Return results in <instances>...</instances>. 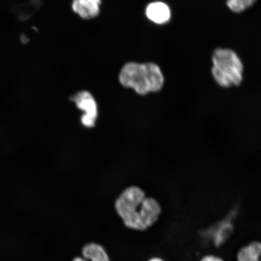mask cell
Here are the masks:
<instances>
[{
    "label": "cell",
    "mask_w": 261,
    "mask_h": 261,
    "mask_svg": "<svg viewBox=\"0 0 261 261\" xmlns=\"http://www.w3.org/2000/svg\"><path fill=\"white\" fill-rule=\"evenodd\" d=\"M201 261H224L220 257H217L213 255L205 256Z\"/></svg>",
    "instance_id": "obj_10"
},
{
    "label": "cell",
    "mask_w": 261,
    "mask_h": 261,
    "mask_svg": "<svg viewBox=\"0 0 261 261\" xmlns=\"http://www.w3.org/2000/svg\"><path fill=\"white\" fill-rule=\"evenodd\" d=\"M83 254L85 259L77 257L73 261H110L103 247L96 243L86 245L83 249Z\"/></svg>",
    "instance_id": "obj_7"
},
{
    "label": "cell",
    "mask_w": 261,
    "mask_h": 261,
    "mask_svg": "<svg viewBox=\"0 0 261 261\" xmlns=\"http://www.w3.org/2000/svg\"><path fill=\"white\" fill-rule=\"evenodd\" d=\"M212 74L221 87L239 86L243 80L244 66L236 52L218 48L212 55Z\"/></svg>",
    "instance_id": "obj_3"
},
{
    "label": "cell",
    "mask_w": 261,
    "mask_h": 261,
    "mask_svg": "<svg viewBox=\"0 0 261 261\" xmlns=\"http://www.w3.org/2000/svg\"><path fill=\"white\" fill-rule=\"evenodd\" d=\"M119 80L123 86L132 88L140 95L161 90L164 83L161 68L154 63L126 64L120 73Z\"/></svg>",
    "instance_id": "obj_2"
},
{
    "label": "cell",
    "mask_w": 261,
    "mask_h": 261,
    "mask_svg": "<svg viewBox=\"0 0 261 261\" xmlns=\"http://www.w3.org/2000/svg\"><path fill=\"white\" fill-rule=\"evenodd\" d=\"M146 15L150 20L158 24H163L171 18V11L168 6L162 2H154L146 8Z\"/></svg>",
    "instance_id": "obj_6"
},
{
    "label": "cell",
    "mask_w": 261,
    "mask_h": 261,
    "mask_svg": "<svg viewBox=\"0 0 261 261\" xmlns=\"http://www.w3.org/2000/svg\"><path fill=\"white\" fill-rule=\"evenodd\" d=\"M149 261H163L161 259L159 258H153L151 260H149Z\"/></svg>",
    "instance_id": "obj_11"
},
{
    "label": "cell",
    "mask_w": 261,
    "mask_h": 261,
    "mask_svg": "<svg viewBox=\"0 0 261 261\" xmlns=\"http://www.w3.org/2000/svg\"><path fill=\"white\" fill-rule=\"evenodd\" d=\"M115 208L125 226L142 231L151 227L162 211L158 201L146 197L142 189L135 186L122 192L116 201Z\"/></svg>",
    "instance_id": "obj_1"
},
{
    "label": "cell",
    "mask_w": 261,
    "mask_h": 261,
    "mask_svg": "<svg viewBox=\"0 0 261 261\" xmlns=\"http://www.w3.org/2000/svg\"><path fill=\"white\" fill-rule=\"evenodd\" d=\"M72 100L77 109L84 112L81 118L83 126L87 128H92L95 126L98 114L97 106L92 94L89 91H80L75 94Z\"/></svg>",
    "instance_id": "obj_4"
},
{
    "label": "cell",
    "mask_w": 261,
    "mask_h": 261,
    "mask_svg": "<svg viewBox=\"0 0 261 261\" xmlns=\"http://www.w3.org/2000/svg\"><path fill=\"white\" fill-rule=\"evenodd\" d=\"M257 0H227L226 5L231 11L239 14L252 7Z\"/></svg>",
    "instance_id": "obj_9"
},
{
    "label": "cell",
    "mask_w": 261,
    "mask_h": 261,
    "mask_svg": "<svg viewBox=\"0 0 261 261\" xmlns=\"http://www.w3.org/2000/svg\"><path fill=\"white\" fill-rule=\"evenodd\" d=\"M237 261H261V243L254 241L239 250Z\"/></svg>",
    "instance_id": "obj_8"
},
{
    "label": "cell",
    "mask_w": 261,
    "mask_h": 261,
    "mask_svg": "<svg viewBox=\"0 0 261 261\" xmlns=\"http://www.w3.org/2000/svg\"><path fill=\"white\" fill-rule=\"evenodd\" d=\"M100 3L101 0H73L71 6L81 18L90 19L99 14Z\"/></svg>",
    "instance_id": "obj_5"
}]
</instances>
